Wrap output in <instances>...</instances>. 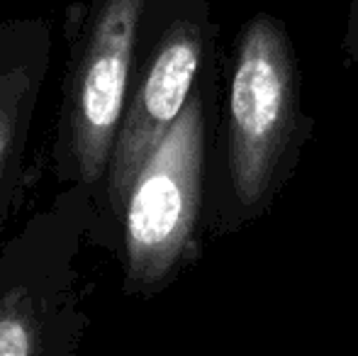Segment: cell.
Wrapping results in <instances>:
<instances>
[{
	"label": "cell",
	"instance_id": "7a4b0ae2",
	"mask_svg": "<svg viewBox=\"0 0 358 356\" xmlns=\"http://www.w3.org/2000/svg\"><path fill=\"white\" fill-rule=\"evenodd\" d=\"M215 98L217 71L210 54L180 118L129 188L117 252L127 298H154L200 259Z\"/></svg>",
	"mask_w": 358,
	"mask_h": 356
},
{
	"label": "cell",
	"instance_id": "3957f363",
	"mask_svg": "<svg viewBox=\"0 0 358 356\" xmlns=\"http://www.w3.org/2000/svg\"><path fill=\"white\" fill-rule=\"evenodd\" d=\"M100 193L71 183L0 247V356H73L85 313L78 259L90 244Z\"/></svg>",
	"mask_w": 358,
	"mask_h": 356
},
{
	"label": "cell",
	"instance_id": "52a82bcc",
	"mask_svg": "<svg viewBox=\"0 0 358 356\" xmlns=\"http://www.w3.org/2000/svg\"><path fill=\"white\" fill-rule=\"evenodd\" d=\"M344 62L346 66L358 62V0H351L349 22H346V37H344Z\"/></svg>",
	"mask_w": 358,
	"mask_h": 356
},
{
	"label": "cell",
	"instance_id": "6da1fadb",
	"mask_svg": "<svg viewBox=\"0 0 358 356\" xmlns=\"http://www.w3.org/2000/svg\"><path fill=\"white\" fill-rule=\"evenodd\" d=\"M315 118L302 110V71L283 20L259 13L241 27L227 64V98L208 164L205 234L256 222L292 178Z\"/></svg>",
	"mask_w": 358,
	"mask_h": 356
},
{
	"label": "cell",
	"instance_id": "8992f818",
	"mask_svg": "<svg viewBox=\"0 0 358 356\" xmlns=\"http://www.w3.org/2000/svg\"><path fill=\"white\" fill-rule=\"evenodd\" d=\"M52 44L44 17L0 22V247L22 198L24 159L52 66Z\"/></svg>",
	"mask_w": 358,
	"mask_h": 356
},
{
	"label": "cell",
	"instance_id": "277c9868",
	"mask_svg": "<svg viewBox=\"0 0 358 356\" xmlns=\"http://www.w3.org/2000/svg\"><path fill=\"white\" fill-rule=\"evenodd\" d=\"M146 0H88L66 10L69 59L52 139V171L62 185L103 193L137 59Z\"/></svg>",
	"mask_w": 358,
	"mask_h": 356
},
{
	"label": "cell",
	"instance_id": "5b68a950",
	"mask_svg": "<svg viewBox=\"0 0 358 356\" xmlns=\"http://www.w3.org/2000/svg\"><path fill=\"white\" fill-rule=\"evenodd\" d=\"M215 32L205 3H190L139 29L129 83L108 176L90 227V247L120 252V222L139 169L180 118L210 54Z\"/></svg>",
	"mask_w": 358,
	"mask_h": 356
}]
</instances>
